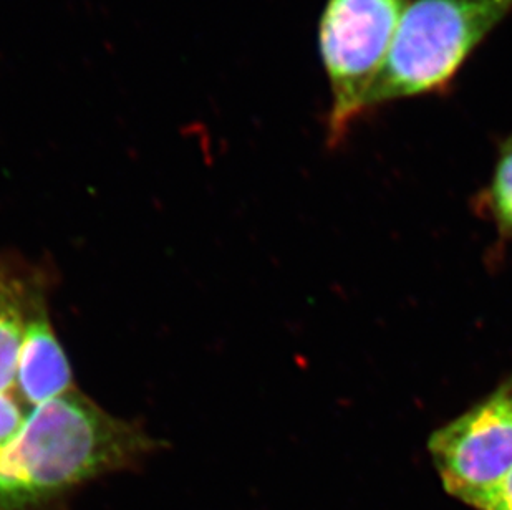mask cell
Segmentation results:
<instances>
[{
	"instance_id": "6da1fadb",
	"label": "cell",
	"mask_w": 512,
	"mask_h": 510,
	"mask_svg": "<svg viewBox=\"0 0 512 510\" xmlns=\"http://www.w3.org/2000/svg\"><path fill=\"white\" fill-rule=\"evenodd\" d=\"M512 14V0H410L367 111L450 87L486 37Z\"/></svg>"
},
{
	"instance_id": "7a4b0ae2",
	"label": "cell",
	"mask_w": 512,
	"mask_h": 510,
	"mask_svg": "<svg viewBox=\"0 0 512 510\" xmlns=\"http://www.w3.org/2000/svg\"><path fill=\"white\" fill-rule=\"evenodd\" d=\"M410 0H327L319 50L329 78V141L335 145L357 118L385 65Z\"/></svg>"
},
{
	"instance_id": "3957f363",
	"label": "cell",
	"mask_w": 512,
	"mask_h": 510,
	"mask_svg": "<svg viewBox=\"0 0 512 510\" xmlns=\"http://www.w3.org/2000/svg\"><path fill=\"white\" fill-rule=\"evenodd\" d=\"M428 446L446 491L476 507L512 472V405L506 391L435 431Z\"/></svg>"
},
{
	"instance_id": "277c9868",
	"label": "cell",
	"mask_w": 512,
	"mask_h": 510,
	"mask_svg": "<svg viewBox=\"0 0 512 510\" xmlns=\"http://www.w3.org/2000/svg\"><path fill=\"white\" fill-rule=\"evenodd\" d=\"M489 198L499 221L512 231V131L499 151Z\"/></svg>"
},
{
	"instance_id": "5b68a950",
	"label": "cell",
	"mask_w": 512,
	"mask_h": 510,
	"mask_svg": "<svg viewBox=\"0 0 512 510\" xmlns=\"http://www.w3.org/2000/svg\"><path fill=\"white\" fill-rule=\"evenodd\" d=\"M474 509L512 510V472L493 492L481 499Z\"/></svg>"
},
{
	"instance_id": "8992f818",
	"label": "cell",
	"mask_w": 512,
	"mask_h": 510,
	"mask_svg": "<svg viewBox=\"0 0 512 510\" xmlns=\"http://www.w3.org/2000/svg\"><path fill=\"white\" fill-rule=\"evenodd\" d=\"M506 395H508L509 401H511L512 405V390L506 391Z\"/></svg>"
}]
</instances>
